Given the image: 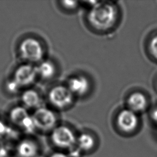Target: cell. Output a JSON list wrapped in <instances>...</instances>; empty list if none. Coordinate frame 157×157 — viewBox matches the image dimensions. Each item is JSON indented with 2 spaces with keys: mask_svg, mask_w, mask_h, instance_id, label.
Instances as JSON below:
<instances>
[{
  "mask_svg": "<svg viewBox=\"0 0 157 157\" xmlns=\"http://www.w3.org/2000/svg\"><path fill=\"white\" fill-rule=\"evenodd\" d=\"M16 62L37 65L50 53V44L42 34L34 31H27L19 35L13 47Z\"/></svg>",
  "mask_w": 157,
  "mask_h": 157,
  "instance_id": "obj_1",
  "label": "cell"
},
{
  "mask_svg": "<svg viewBox=\"0 0 157 157\" xmlns=\"http://www.w3.org/2000/svg\"><path fill=\"white\" fill-rule=\"evenodd\" d=\"M37 85L36 66L25 63L16 62L4 82L6 93L17 98L23 90Z\"/></svg>",
  "mask_w": 157,
  "mask_h": 157,
  "instance_id": "obj_2",
  "label": "cell"
},
{
  "mask_svg": "<svg viewBox=\"0 0 157 157\" xmlns=\"http://www.w3.org/2000/svg\"><path fill=\"white\" fill-rule=\"evenodd\" d=\"M90 25L96 30L105 31L112 29L118 18V9L112 1H95L87 13Z\"/></svg>",
  "mask_w": 157,
  "mask_h": 157,
  "instance_id": "obj_3",
  "label": "cell"
},
{
  "mask_svg": "<svg viewBox=\"0 0 157 157\" xmlns=\"http://www.w3.org/2000/svg\"><path fill=\"white\" fill-rule=\"evenodd\" d=\"M45 105L61 113L69 109L75 101V96L64 82H55L45 88Z\"/></svg>",
  "mask_w": 157,
  "mask_h": 157,
  "instance_id": "obj_4",
  "label": "cell"
},
{
  "mask_svg": "<svg viewBox=\"0 0 157 157\" xmlns=\"http://www.w3.org/2000/svg\"><path fill=\"white\" fill-rule=\"evenodd\" d=\"M4 116L10 125L21 135H36L32 112L17 101L6 109Z\"/></svg>",
  "mask_w": 157,
  "mask_h": 157,
  "instance_id": "obj_5",
  "label": "cell"
},
{
  "mask_svg": "<svg viewBox=\"0 0 157 157\" xmlns=\"http://www.w3.org/2000/svg\"><path fill=\"white\" fill-rule=\"evenodd\" d=\"M36 134L47 136L61 122L60 113L44 105L32 112Z\"/></svg>",
  "mask_w": 157,
  "mask_h": 157,
  "instance_id": "obj_6",
  "label": "cell"
},
{
  "mask_svg": "<svg viewBox=\"0 0 157 157\" xmlns=\"http://www.w3.org/2000/svg\"><path fill=\"white\" fill-rule=\"evenodd\" d=\"M46 137L48 144L56 150L70 151L76 146L77 136L69 125L63 122H61Z\"/></svg>",
  "mask_w": 157,
  "mask_h": 157,
  "instance_id": "obj_7",
  "label": "cell"
},
{
  "mask_svg": "<svg viewBox=\"0 0 157 157\" xmlns=\"http://www.w3.org/2000/svg\"><path fill=\"white\" fill-rule=\"evenodd\" d=\"M38 83L44 88L58 82L61 67L58 59L52 54L36 65Z\"/></svg>",
  "mask_w": 157,
  "mask_h": 157,
  "instance_id": "obj_8",
  "label": "cell"
},
{
  "mask_svg": "<svg viewBox=\"0 0 157 157\" xmlns=\"http://www.w3.org/2000/svg\"><path fill=\"white\" fill-rule=\"evenodd\" d=\"M42 147L37 135H21L13 144L15 157H40Z\"/></svg>",
  "mask_w": 157,
  "mask_h": 157,
  "instance_id": "obj_9",
  "label": "cell"
},
{
  "mask_svg": "<svg viewBox=\"0 0 157 157\" xmlns=\"http://www.w3.org/2000/svg\"><path fill=\"white\" fill-rule=\"evenodd\" d=\"M17 102L32 112L45 105L44 89L39 85L25 89L18 96Z\"/></svg>",
  "mask_w": 157,
  "mask_h": 157,
  "instance_id": "obj_10",
  "label": "cell"
},
{
  "mask_svg": "<svg viewBox=\"0 0 157 157\" xmlns=\"http://www.w3.org/2000/svg\"><path fill=\"white\" fill-rule=\"evenodd\" d=\"M116 123L120 131L126 133L132 132L137 128L139 125L138 114L126 107L118 112Z\"/></svg>",
  "mask_w": 157,
  "mask_h": 157,
  "instance_id": "obj_11",
  "label": "cell"
},
{
  "mask_svg": "<svg viewBox=\"0 0 157 157\" xmlns=\"http://www.w3.org/2000/svg\"><path fill=\"white\" fill-rule=\"evenodd\" d=\"M64 83L75 98L85 96L88 93L90 88V83L88 78L80 74L69 77Z\"/></svg>",
  "mask_w": 157,
  "mask_h": 157,
  "instance_id": "obj_12",
  "label": "cell"
},
{
  "mask_svg": "<svg viewBox=\"0 0 157 157\" xmlns=\"http://www.w3.org/2000/svg\"><path fill=\"white\" fill-rule=\"evenodd\" d=\"M126 104L128 109L138 114L146 110L148 102L145 94L140 91H134L128 96Z\"/></svg>",
  "mask_w": 157,
  "mask_h": 157,
  "instance_id": "obj_13",
  "label": "cell"
},
{
  "mask_svg": "<svg viewBox=\"0 0 157 157\" xmlns=\"http://www.w3.org/2000/svg\"><path fill=\"white\" fill-rule=\"evenodd\" d=\"M95 140L93 136L88 132H82L77 136L76 147L80 151H88L93 148Z\"/></svg>",
  "mask_w": 157,
  "mask_h": 157,
  "instance_id": "obj_14",
  "label": "cell"
},
{
  "mask_svg": "<svg viewBox=\"0 0 157 157\" xmlns=\"http://www.w3.org/2000/svg\"><path fill=\"white\" fill-rule=\"evenodd\" d=\"M56 7L63 12H73L80 6V2L77 1H55Z\"/></svg>",
  "mask_w": 157,
  "mask_h": 157,
  "instance_id": "obj_15",
  "label": "cell"
},
{
  "mask_svg": "<svg viewBox=\"0 0 157 157\" xmlns=\"http://www.w3.org/2000/svg\"><path fill=\"white\" fill-rule=\"evenodd\" d=\"M13 156V144L0 140V157H11Z\"/></svg>",
  "mask_w": 157,
  "mask_h": 157,
  "instance_id": "obj_16",
  "label": "cell"
},
{
  "mask_svg": "<svg viewBox=\"0 0 157 157\" xmlns=\"http://www.w3.org/2000/svg\"><path fill=\"white\" fill-rule=\"evenodd\" d=\"M148 50L151 55L157 60V34L153 36L150 39Z\"/></svg>",
  "mask_w": 157,
  "mask_h": 157,
  "instance_id": "obj_17",
  "label": "cell"
},
{
  "mask_svg": "<svg viewBox=\"0 0 157 157\" xmlns=\"http://www.w3.org/2000/svg\"><path fill=\"white\" fill-rule=\"evenodd\" d=\"M47 157H71L69 153L64 151L54 150L53 151L50 152Z\"/></svg>",
  "mask_w": 157,
  "mask_h": 157,
  "instance_id": "obj_18",
  "label": "cell"
},
{
  "mask_svg": "<svg viewBox=\"0 0 157 157\" xmlns=\"http://www.w3.org/2000/svg\"><path fill=\"white\" fill-rule=\"evenodd\" d=\"M152 118L153 119V120L156 122V123H157V109H156L152 113Z\"/></svg>",
  "mask_w": 157,
  "mask_h": 157,
  "instance_id": "obj_19",
  "label": "cell"
}]
</instances>
